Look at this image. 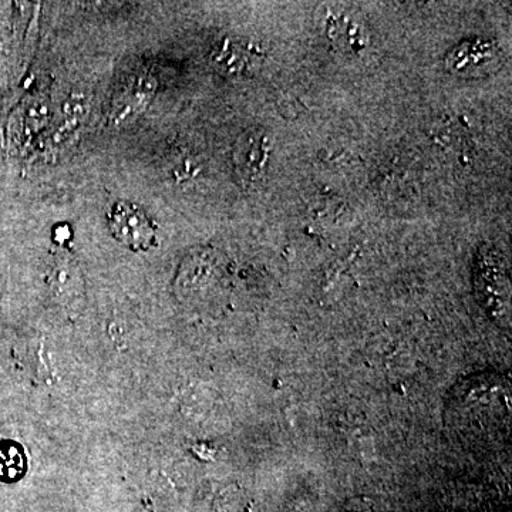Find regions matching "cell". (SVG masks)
Masks as SVG:
<instances>
[{"mask_svg":"<svg viewBox=\"0 0 512 512\" xmlns=\"http://www.w3.org/2000/svg\"><path fill=\"white\" fill-rule=\"evenodd\" d=\"M508 386L493 380H477L464 384L451 402V419L464 436L481 441L494 439L508 426Z\"/></svg>","mask_w":512,"mask_h":512,"instance_id":"obj_1","label":"cell"},{"mask_svg":"<svg viewBox=\"0 0 512 512\" xmlns=\"http://www.w3.org/2000/svg\"><path fill=\"white\" fill-rule=\"evenodd\" d=\"M474 289L484 311L498 325L510 326V271L497 248L483 245L474 264Z\"/></svg>","mask_w":512,"mask_h":512,"instance_id":"obj_2","label":"cell"},{"mask_svg":"<svg viewBox=\"0 0 512 512\" xmlns=\"http://www.w3.org/2000/svg\"><path fill=\"white\" fill-rule=\"evenodd\" d=\"M503 66V55L497 43L488 39H471L458 43L446 57V67L461 79H481L498 72Z\"/></svg>","mask_w":512,"mask_h":512,"instance_id":"obj_3","label":"cell"},{"mask_svg":"<svg viewBox=\"0 0 512 512\" xmlns=\"http://www.w3.org/2000/svg\"><path fill=\"white\" fill-rule=\"evenodd\" d=\"M114 238L133 251H148L156 247V227L146 212L131 202H117L109 215Z\"/></svg>","mask_w":512,"mask_h":512,"instance_id":"obj_4","label":"cell"},{"mask_svg":"<svg viewBox=\"0 0 512 512\" xmlns=\"http://www.w3.org/2000/svg\"><path fill=\"white\" fill-rule=\"evenodd\" d=\"M26 471V458L22 447L10 441L0 443V480L18 481Z\"/></svg>","mask_w":512,"mask_h":512,"instance_id":"obj_5","label":"cell"},{"mask_svg":"<svg viewBox=\"0 0 512 512\" xmlns=\"http://www.w3.org/2000/svg\"><path fill=\"white\" fill-rule=\"evenodd\" d=\"M264 154V148H262V143L258 138L254 136L245 138L238 146V167L242 168L244 173L255 174L258 168L261 167Z\"/></svg>","mask_w":512,"mask_h":512,"instance_id":"obj_6","label":"cell"},{"mask_svg":"<svg viewBox=\"0 0 512 512\" xmlns=\"http://www.w3.org/2000/svg\"><path fill=\"white\" fill-rule=\"evenodd\" d=\"M212 60H214V64L220 67L222 72L228 73L242 72L245 64H247L245 63L247 59H245L242 50L232 45L231 42H225L224 45L218 47V49L215 50L214 56H212Z\"/></svg>","mask_w":512,"mask_h":512,"instance_id":"obj_7","label":"cell"},{"mask_svg":"<svg viewBox=\"0 0 512 512\" xmlns=\"http://www.w3.org/2000/svg\"><path fill=\"white\" fill-rule=\"evenodd\" d=\"M87 99L83 93H72L63 104V113L69 119H80L87 113Z\"/></svg>","mask_w":512,"mask_h":512,"instance_id":"obj_8","label":"cell"},{"mask_svg":"<svg viewBox=\"0 0 512 512\" xmlns=\"http://www.w3.org/2000/svg\"><path fill=\"white\" fill-rule=\"evenodd\" d=\"M2 3H0V37H2L3 30L6 29V19L5 16H3V13H5V8H2Z\"/></svg>","mask_w":512,"mask_h":512,"instance_id":"obj_9","label":"cell"}]
</instances>
